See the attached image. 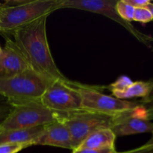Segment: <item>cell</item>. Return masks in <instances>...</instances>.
<instances>
[{
	"instance_id": "cell-1",
	"label": "cell",
	"mask_w": 153,
	"mask_h": 153,
	"mask_svg": "<svg viewBox=\"0 0 153 153\" xmlns=\"http://www.w3.org/2000/svg\"><path fill=\"white\" fill-rule=\"evenodd\" d=\"M40 18L13 32L16 46L28 61L31 69L51 81L68 79L61 73L51 53L46 36V19Z\"/></svg>"
},
{
	"instance_id": "cell-2",
	"label": "cell",
	"mask_w": 153,
	"mask_h": 153,
	"mask_svg": "<svg viewBox=\"0 0 153 153\" xmlns=\"http://www.w3.org/2000/svg\"><path fill=\"white\" fill-rule=\"evenodd\" d=\"M63 0L17 1L0 10V32L13 34L59 9Z\"/></svg>"
},
{
	"instance_id": "cell-3",
	"label": "cell",
	"mask_w": 153,
	"mask_h": 153,
	"mask_svg": "<svg viewBox=\"0 0 153 153\" xmlns=\"http://www.w3.org/2000/svg\"><path fill=\"white\" fill-rule=\"evenodd\" d=\"M53 81L28 69L10 79H0V94L11 107L33 102H40Z\"/></svg>"
},
{
	"instance_id": "cell-4",
	"label": "cell",
	"mask_w": 153,
	"mask_h": 153,
	"mask_svg": "<svg viewBox=\"0 0 153 153\" xmlns=\"http://www.w3.org/2000/svg\"><path fill=\"white\" fill-rule=\"evenodd\" d=\"M71 114L49 110L40 102L25 103L12 107V110L0 126V131L43 126L57 121H64Z\"/></svg>"
},
{
	"instance_id": "cell-5",
	"label": "cell",
	"mask_w": 153,
	"mask_h": 153,
	"mask_svg": "<svg viewBox=\"0 0 153 153\" xmlns=\"http://www.w3.org/2000/svg\"><path fill=\"white\" fill-rule=\"evenodd\" d=\"M75 86L82 97L84 110L117 117L134 111L141 106L139 102H131L103 94L94 88L77 83H75Z\"/></svg>"
},
{
	"instance_id": "cell-6",
	"label": "cell",
	"mask_w": 153,
	"mask_h": 153,
	"mask_svg": "<svg viewBox=\"0 0 153 153\" xmlns=\"http://www.w3.org/2000/svg\"><path fill=\"white\" fill-rule=\"evenodd\" d=\"M49 110L62 114H73L84 111L82 99L71 81L55 80L50 84L40 100Z\"/></svg>"
},
{
	"instance_id": "cell-7",
	"label": "cell",
	"mask_w": 153,
	"mask_h": 153,
	"mask_svg": "<svg viewBox=\"0 0 153 153\" xmlns=\"http://www.w3.org/2000/svg\"><path fill=\"white\" fill-rule=\"evenodd\" d=\"M114 119V117L84 110L71 114L63 123L70 131L73 146L76 149L91 133L99 129L111 128Z\"/></svg>"
},
{
	"instance_id": "cell-8",
	"label": "cell",
	"mask_w": 153,
	"mask_h": 153,
	"mask_svg": "<svg viewBox=\"0 0 153 153\" xmlns=\"http://www.w3.org/2000/svg\"><path fill=\"white\" fill-rule=\"evenodd\" d=\"M117 1L118 0H63L59 9H77L107 16L124 27L139 41L149 46V40H151L150 37L137 31L131 22L124 20L118 14L115 7Z\"/></svg>"
},
{
	"instance_id": "cell-9",
	"label": "cell",
	"mask_w": 153,
	"mask_h": 153,
	"mask_svg": "<svg viewBox=\"0 0 153 153\" xmlns=\"http://www.w3.org/2000/svg\"><path fill=\"white\" fill-rule=\"evenodd\" d=\"M111 129L116 137L153 133V123L146 119L143 106L131 113L114 117Z\"/></svg>"
},
{
	"instance_id": "cell-10",
	"label": "cell",
	"mask_w": 153,
	"mask_h": 153,
	"mask_svg": "<svg viewBox=\"0 0 153 153\" xmlns=\"http://www.w3.org/2000/svg\"><path fill=\"white\" fill-rule=\"evenodd\" d=\"M28 69L31 67L20 49L7 37L0 54V79H10Z\"/></svg>"
},
{
	"instance_id": "cell-11",
	"label": "cell",
	"mask_w": 153,
	"mask_h": 153,
	"mask_svg": "<svg viewBox=\"0 0 153 153\" xmlns=\"http://www.w3.org/2000/svg\"><path fill=\"white\" fill-rule=\"evenodd\" d=\"M33 145L51 146L74 150L70 131L63 121H57L44 126L41 134Z\"/></svg>"
},
{
	"instance_id": "cell-12",
	"label": "cell",
	"mask_w": 153,
	"mask_h": 153,
	"mask_svg": "<svg viewBox=\"0 0 153 153\" xmlns=\"http://www.w3.org/2000/svg\"><path fill=\"white\" fill-rule=\"evenodd\" d=\"M43 126L25 129L7 130L0 131V145L19 144L26 146H33V142L43 130Z\"/></svg>"
},
{
	"instance_id": "cell-13",
	"label": "cell",
	"mask_w": 153,
	"mask_h": 153,
	"mask_svg": "<svg viewBox=\"0 0 153 153\" xmlns=\"http://www.w3.org/2000/svg\"><path fill=\"white\" fill-rule=\"evenodd\" d=\"M116 137V135L111 128L99 129L88 135L77 149H115L114 143Z\"/></svg>"
},
{
	"instance_id": "cell-14",
	"label": "cell",
	"mask_w": 153,
	"mask_h": 153,
	"mask_svg": "<svg viewBox=\"0 0 153 153\" xmlns=\"http://www.w3.org/2000/svg\"><path fill=\"white\" fill-rule=\"evenodd\" d=\"M151 88V84L149 81L147 82H133L132 85H130L126 90L123 91H114L112 92L114 97L119 100L123 99H131L134 97H141L142 99L146 97L149 94Z\"/></svg>"
},
{
	"instance_id": "cell-15",
	"label": "cell",
	"mask_w": 153,
	"mask_h": 153,
	"mask_svg": "<svg viewBox=\"0 0 153 153\" xmlns=\"http://www.w3.org/2000/svg\"><path fill=\"white\" fill-rule=\"evenodd\" d=\"M115 7H116V10L117 11L118 14L124 20L129 22L133 21L134 7H133L132 6H131L128 3L126 2L125 0L117 1Z\"/></svg>"
},
{
	"instance_id": "cell-16",
	"label": "cell",
	"mask_w": 153,
	"mask_h": 153,
	"mask_svg": "<svg viewBox=\"0 0 153 153\" xmlns=\"http://www.w3.org/2000/svg\"><path fill=\"white\" fill-rule=\"evenodd\" d=\"M133 82L126 76H122L118 78L114 82L111 84L107 88L110 90L111 92H114V91H123L126 90L130 85H132Z\"/></svg>"
},
{
	"instance_id": "cell-17",
	"label": "cell",
	"mask_w": 153,
	"mask_h": 153,
	"mask_svg": "<svg viewBox=\"0 0 153 153\" xmlns=\"http://www.w3.org/2000/svg\"><path fill=\"white\" fill-rule=\"evenodd\" d=\"M133 20L142 23H147L153 20V16L146 7H137L134 8Z\"/></svg>"
},
{
	"instance_id": "cell-18",
	"label": "cell",
	"mask_w": 153,
	"mask_h": 153,
	"mask_svg": "<svg viewBox=\"0 0 153 153\" xmlns=\"http://www.w3.org/2000/svg\"><path fill=\"white\" fill-rule=\"evenodd\" d=\"M25 145L3 144L0 145V153H17L22 149L27 148Z\"/></svg>"
},
{
	"instance_id": "cell-19",
	"label": "cell",
	"mask_w": 153,
	"mask_h": 153,
	"mask_svg": "<svg viewBox=\"0 0 153 153\" xmlns=\"http://www.w3.org/2000/svg\"><path fill=\"white\" fill-rule=\"evenodd\" d=\"M117 153H153V144L146 143V144L143 145L138 148H136L134 149Z\"/></svg>"
},
{
	"instance_id": "cell-20",
	"label": "cell",
	"mask_w": 153,
	"mask_h": 153,
	"mask_svg": "<svg viewBox=\"0 0 153 153\" xmlns=\"http://www.w3.org/2000/svg\"><path fill=\"white\" fill-rule=\"evenodd\" d=\"M73 153H117L115 149H76Z\"/></svg>"
},
{
	"instance_id": "cell-21",
	"label": "cell",
	"mask_w": 153,
	"mask_h": 153,
	"mask_svg": "<svg viewBox=\"0 0 153 153\" xmlns=\"http://www.w3.org/2000/svg\"><path fill=\"white\" fill-rule=\"evenodd\" d=\"M12 110V107L10 105H7L0 104V126L1 124L4 123L6 118L10 114V111Z\"/></svg>"
},
{
	"instance_id": "cell-22",
	"label": "cell",
	"mask_w": 153,
	"mask_h": 153,
	"mask_svg": "<svg viewBox=\"0 0 153 153\" xmlns=\"http://www.w3.org/2000/svg\"><path fill=\"white\" fill-rule=\"evenodd\" d=\"M142 105L143 106V108L145 109L146 119L151 121L152 120H153V100L148 102L144 103Z\"/></svg>"
},
{
	"instance_id": "cell-23",
	"label": "cell",
	"mask_w": 153,
	"mask_h": 153,
	"mask_svg": "<svg viewBox=\"0 0 153 153\" xmlns=\"http://www.w3.org/2000/svg\"><path fill=\"white\" fill-rule=\"evenodd\" d=\"M125 1L134 8L145 7L150 2V1L149 0H125Z\"/></svg>"
},
{
	"instance_id": "cell-24",
	"label": "cell",
	"mask_w": 153,
	"mask_h": 153,
	"mask_svg": "<svg viewBox=\"0 0 153 153\" xmlns=\"http://www.w3.org/2000/svg\"><path fill=\"white\" fill-rule=\"evenodd\" d=\"M149 82H150V84H151L150 91H149V94H148V95L146 96V97L141 99V100H140V101L139 102V103H140V104H141V105L144 104V103L148 102L151 101V100H153V79H150V80H149Z\"/></svg>"
},
{
	"instance_id": "cell-25",
	"label": "cell",
	"mask_w": 153,
	"mask_h": 153,
	"mask_svg": "<svg viewBox=\"0 0 153 153\" xmlns=\"http://www.w3.org/2000/svg\"><path fill=\"white\" fill-rule=\"evenodd\" d=\"M145 7H146V8H147L148 10L151 12V13H152V15L153 16V3L150 1V2H149V4H148Z\"/></svg>"
},
{
	"instance_id": "cell-26",
	"label": "cell",
	"mask_w": 153,
	"mask_h": 153,
	"mask_svg": "<svg viewBox=\"0 0 153 153\" xmlns=\"http://www.w3.org/2000/svg\"><path fill=\"white\" fill-rule=\"evenodd\" d=\"M147 143H150V144H153V133L152 134V137H151V139L147 142Z\"/></svg>"
},
{
	"instance_id": "cell-27",
	"label": "cell",
	"mask_w": 153,
	"mask_h": 153,
	"mask_svg": "<svg viewBox=\"0 0 153 153\" xmlns=\"http://www.w3.org/2000/svg\"><path fill=\"white\" fill-rule=\"evenodd\" d=\"M1 49H2V48H1V46H0V54H1Z\"/></svg>"
}]
</instances>
